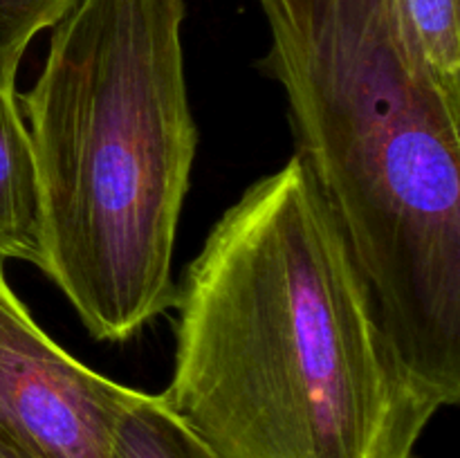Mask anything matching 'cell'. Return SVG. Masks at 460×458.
I'll return each mask as SVG.
<instances>
[{
  "label": "cell",
  "mask_w": 460,
  "mask_h": 458,
  "mask_svg": "<svg viewBox=\"0 0 460 458\" xmlns=\"http://www.w3.org/2000/svg\"><path fill=\"white\" fill-rule=\"evenodd\" d=\"M112 458H216L166 407L162 395L142 391L126 409Z\"/></svg>",
  "instance_id": "6"
},
{
  "label": "cell",
  "mask_w": 460,
  "mask_h": 458,
  "mask_svg": "<svg viewBox=\"0 0 460 458\" xmlns=\"http://www.w3.org/2000/svg\"><path fill=\"white\" fill-rule=\"evenodd\" d=\"M0 458H27V456H22V454L18 452L16 447H12L7 440L0 438Z\"/></svg>",
  "instance_id": "9"
},
{
  "label": "cell",
  "mask_w": 460,
  "mask_h": 458,
  "mask_svg": "<svg viewBox=\"0 0 460 458\" xmlns=\"http://www.w3.org/2000/svg\"><path fill=\"white\" fill-rule=\"evenodd\" d=\"M173 308L160 395L216 458H413L447 407L395 346L296 155L223 211Z\"/></svg>",
  "instance_id": "1"
},
{
  "label": "cell",
  "mask_w": 460,
  "mask_h": 458,
  "mask_svg": "<svg viewBox=\"0 0 460 458\" xmlns=\"http://www.w3.org/2000/svg\"><path fill=\"white\" fill-rule=\"evenodd\" d=\"M76 0H0V67L16 72L31 40L52 30Z\"/></svg>",
  "instance_id": "8"
},
{
  "label": "cell",
  "mask_w": 460,
  "mask_h": 458,
  "mask_svg": "<svg viewBox=\"0 0 460 458\" xmlns=\"http://www.w3.org/2000/svg\"><path fill=\"white\" fill-rule=\"evenodd\" d=\"M427 63L445 92L460 103L458 0H400Z\"/></svg>",
  "instance_id": "7"
},
{
  "label": "cell",
  "mask_w": 460,
  "mask_h": 458,
  "mask_svg": "<svg viewBox=\"0 0 460 458\" xmlns=\"http://www.w3.org/2000/svg\"><path fill=\"white\" fill-rule=\"evenodd\" d=\"M263 70L386 330L447 407L460 400V103L400 0H259Z\"/></svg>",
  "instance_id": "2"
},
{
  "label": "cell",
  "mask_w": 460,
  "mask_h": 458,
  "mask_svg": "<svg viewBox=\"0 0 460 458\" xmlns=\"http://www.w3.org/2000/svg\"><path fill=\"white\" fill-rule=\"evenodd\" d=\"M139 393L45 335L0 260V438L27 458H112L121 416Z\"/></svg>",
  "instance_id": "4"
},
{
  "label": "cell",
  "mask_w": 460,
  "mask_h": 458,
  "mask_svg": "<svg viewBox=\"0 0 460 458\" xmlns=\"http://www.w3.org/2000/svg\"><path fill=\"white\" fill-rule=\"evenodd\" d=\"M184 0H76L21 94L40 202V268L97 341L173 308V254L198 128Z\"/></svg>",
  "instance_id": "3"
},
{
  "label": "cell",
  "mask_w": 460,
  "mask_h": 458,
  "mask_svg": "<svg viewBox=\"0 0 460 458\" xmlns=\"http://www.w3.org/2000/svg\"><path fill=\"white\" fill-rule=\"evenodd\" d=\"M40 268V202L30 130L16 94V72L0 67V260Z\"/></svg>",
  "instance_id": "5"
}]
</instances>
